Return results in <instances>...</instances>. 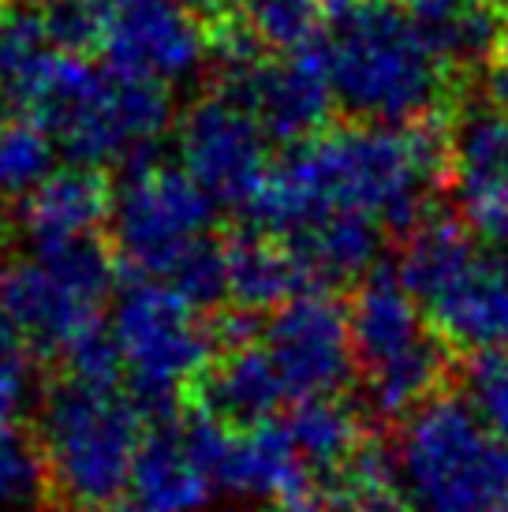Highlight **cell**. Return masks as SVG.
Instances as JSON below:
<instances>
[{"label": "cell", "instance_id": "1", "mask_svg": "<svg viewBox=\"0 0 508 512\" xmlns=\"http://www.w3.org/2000/svg\"><path fill=\"white\" fill-rule=\"evenodd\" d=\"M445 176L449 135L430 120L411 128L355 124L322 131L277 157L243 214L251 228L277 240H292L329 214H363L411 236Z\"/></svg>", "mask_w": 508, "mask_h": 512}, {"label": "cell", "instance_id": "2", "mask_svg": "<svg viewBox=\"0 0 508 512\" xmlns=\"http://www.w3.org/2000/svg\"><path fill=\"white\" fill-rule=\"evenodd\" d=\"M19 105L83 169L150 161L154 143L172 124L169 86L127 79L83 53H57Z\"/></svg>", "mask_w": 508, "mask_h": 512}, {"label": "cell", "instance_id": "3", "mask_svg": "<svg viewBox=\"0 0 508 512\" xmlns=\"http://www.w3.org/2000/svg\"><path fill=\"white\" fill-rule=\"evenodd\" d=\"M325 53L337 109L355 124L411 128L438 116L452 72L396 0H363L340 15Z\"/></svg>", "mask_w": 508, "mask_h": 512}, {"label": "cell", "instance_id": "4", "mask_svg": "<svg viewBox=\"0 0 508 512\" xmlns=\"http://www.w3.org/2000/svg\"><path fill=\"white\" fill-rule=\"evenodd\" d=\"M142 408L105 385L64 382L42 404L38 445L49 483L75 509H113L131 486L142 449Z\"/></svg>", "mask_w": 508, "mask_h": 512}, {"label": "cell", "instance_id": "5", "mask_svg": "<svg viewBox=\"0 0 508 512\" xmlns=\"http://www.w3.org/2000/svg\"><path fill=\"white\" fill-rule=\"evenodd\" d=\"M396 464L419 512H508V445L467 400L434 397L415 408Z\"/></svg>", "mask_w": 508, "mask_h": 512}, {"label": "cell", "instance_id": "6", "mask_svg": "<svg viewBox=\"0 0 508 512\" xmlns=\"http://www.w3.org/2000/svg\"><path fill=\"white\" fill-rule=\"evenodd\" d=\"M348 318L355 363L367 378L374 412L396 419L434 400V389L449 370V352L438 333L426 329L423 307L393 266H378L359 281Z\"/></svg>", "mask_w": 508, "mask_h": 512}, {"label": "cell", "instance_id": "7", "mask_svg": "<svg viewBox=\"0 0 508 512\" xmlns=\"http://www.w3.org/2000/svg\"><path fill=\"white\" fill-rule=\"evenodd\" d=\"M113 341L135 404L146 415H169L187 385L206 378L217 337L176 288L139 277L116 296Z\"/></svg>", "mask_w": 508, "mask_h": 512}, {"label": "cell", "instance_id": "8", "mask_svg": "<svg viewBox=\"0 0 508 512\" xmlns=\"http://www.w3.org/2000/svg\"><path fill=\"white\" fill-rule=\"evenodd\" d=\"M213 221L217 199L184 169L139 161L113 187L109 228L116 255L150 281H165L191 247L210 240Z\"/></svg>", "mask_w": 508, "mask_h": 512}, {"label": "cell", "instance_id": "9", "mask_svg": "<svg viewBox=\"0 0 508 512\" xmlns=\"http://www.w3.org/2000/svg\"><path fill=\"white\" fill-rule=\"evenodd\" d=\"M94 19V49L127 79L176 86L213 57L206 23L180 0H94Z\"/></svg>", "mask_w": 508, "mask_h": 512}, {"label": "cell", "instance_id": "10", "mask_svg": "<svg viewBox=\"0 0 508 512\" xmlns=\"http://www.w3.org/2000/svg\"><path fill=\"white\" fill-rule=\"evenodd\" d=\"M217 72H221L217 90L247 105L269 139H284L292 146L307 143L322 135L329 113L337 109L325 38L303 53H258L225 64Z\"/></svg>", "mask_w": 508, "mask_h": 512}, {"label": "cell", "instance_id": "11", "mask_svg": "<svg viewBox=\"0 0 508 512\" xmlns=\"http://www.w3.org/2000/svg\"><path fill=\"white\" fill-rule=\"evenodd\" d=\"M269 135L254 120L247 105L213 90L198 98L176 128L180 169L202 191H210L217 206H247L269 172Z\"/></svg>", "mask_w": 508, "mask_h": 512}, {"label": "cell", "instance_id": "12", "mask_svg": "<svg viewBox=\"0 0 508 512\" xmlns=\"http://www.w3.org/2000/svg\"><path fill=\"white\" fill-rule=\"evenodd\" d=\"M266 352L299 404L340 397L359 367L352 318L329 292H303L277 307L266 326Z\"/></svg>", "mask_w": 508, "mask_h": 512}, {"label": "cell", "instance_id": "13", "mask_svg": "<svg viewBox=\"0 0 508 512\" xmlns=\"http://www.w3.org/2000/svg\"><path fill=\"white\" fill-rule=\"evenodd\" d=\"M426 322L441 341L467 352H505L508 348V273L505 262H490L479 251L449 270L423 299Z\"/></svg>", "mask_w": 508, "mask_h": 512}, {"label": "cell", "instance_id": "14", "mask_svg": "<svg viewBox=\"0 0 508 512\" xmlns=\"http://www.w3.org/2000/svg\"><path fill=\"white\" fill-rule=\"evenodd\" d=\"M0 303L12 314L23 341L42 352H68L86 329L101 326L98 303L60 285L38 258H19L0 270Z\"/></svg>", "mask_w": 508, "mask_h": 512}, {"label": "cell", "instance_id": "15", "mask_svg": "<svg viewBox=\"0 0 508 512\" xmlns=\"http://www.w3.org/2000/svg\"><path fill=\"white\" fill-rule=\"evenodd\" d=\"M221 486L191 449L180 419H157L146 430L127 486L131 512H206Z\"/></svg>", "mask_w": 508, "mask_h": 512}, {"label": "cell", "instance_id": "16", "mask_svg": "<svg viewBox=\"0 0 508 512\" xmlns=\"http://www.w3.org/2000/svg\"><path fill=\"white\" fill-rule=\"evenodd\" d=\"M109 210H113V187L105 172L68 165L53 172L38 191H30L19 221L30 243L45 247V243L94 236L101 221H109Z\"/></svg>", "mask_w": 508, "mask_h": 512}, {"label": "cell", "instance_id": "17", "mask_svg": "<svg viewBox=\"0 0 508 512\" xmlns=\"http://www.w3.org/2000/svg\"><path fill=\"white\" fill-rule=\"evenodd\" d=\"M408 15L449 72L490 68L508 34L505 12L490 0H408Z\"/></svg>", "mask_w": 508, "mask_h": 512}, {"label": "cell", "instance_id": "18", "mask_svg": "<svg viewBox=\"0 0 508 512\" xmlns=\"http://www.w3.org/2000/svg\"><path fill=\"white\" fill-rule=\"evenodd\" d=\"M284 243L296 255L307 288H333L374 273V258L381 251V225L363 214H329Z\"/></svg>", "mask_w": 508, "mask_h": 512}, {"label": "cell", "instance_id": "19", "mask_svg": "<svg viewBox=\"0 0 508 512\" xmlns=\"http://www.w3.org/2000/svg\"><path fill=\"white\" fill-rule=\"evenodd\" d=\"M228 296L240 311H269L284 307L288 299L307 292V277L299 270L296 255L277 236H266L258 228H243L225 243Z\"/></svg>", "mask_w": 508, "mask_h": 512}, {"label": "cell", "instance_id": "20", "mask_svg": "<svg viewBox=\"0 0 508 512\" xmlns=\"http://www.w3.org/2000/svg\"><path fill=\"white\" fill-rule=\"evenodd\" d=\"M202 400H206V412L217 415L228 427L236 423L258 427L273 419V412L292 397H288V385L277 363L269 359L266 344H251V348L228 352L217 367L206 370Z\"/></svg>", "mask_w": 508, "mask_h": 512}, {"label": "cell", "instance_id": "21", "mask_svg": "<svg viewBox=\"0 0 508 512\" xmlns=\"http://www.w3.org/2000/svg\"><path fill=\"white\" fill-rule=\"evenodd\" d=\"M449 180L460 202L494 187H508V109L490 105L452 128Z\"/></svg>", "mask_w": 508, "mask_h": 512}, {"label": "cell", "instance_id": "22", "mask_svg": "<svg viewBox=\"0 0 508 512\" xmlns=\"http://www.w3.org/2000/svg\"><path fill=\"white\" fill-rule=\"evenodd\" d=\"M292 438H296L303 460L311 464L325 483L340 486L344 471L352 468V460L363 449V427L359 415L340 397L329 400H303L296 412L284 419Z\"/></svg>", "mask_w": 508, "mask_h": 512}, {"label": "cell", "instance_id": "23", "mask_svg": "<svg viewBox=\"0 0 508 512\" xmlns=\"http://www.w3.org/2000/svg\"><path fill=\"white\" fill-rule=\"evenodd\" d=\"M57 53H64V49L53 45L42 12H30V8H4L0 12V90L15 105L27 98V90L42 79V72Z\"/></svg>", "mask_w": 508, "mask_h": 512}, {"label": "cell", "instance_id": "24", "mask_svg": "<svg viewBox=\"0 0 508 512\" xmlns=\"http://www.w3.org/2000/svg\"><path fill=\"white\" fill-rule=\"evenodd\" d=\"M57 143L38 120H8L0 128V195L27 199L53 176Z\"/></svg>", "mask_w": 508, "mask_h": 512}, {"label": "cell", "instance_id": "25", "mask_svg": "<svg viewBox=\"0 0 508 512\" xmlns=\"http://www.w3.org/2000/svg\"><path fill=\"white\" fill-rule=\"evenodd\" d=\"M318 0H247L243 23L266 53H303L322 42Z\"/></svg>", "mask_w": 508, "mask_h": 512}, {"label": "cell", "instance_id": "26", "mask_svg": "<svg viewBox=\"0 0 508 512\" xmlns=\"http://www.w3.org/2000/svg\"><path fill=\"white\" fill-rule=\"evenodd\" d=\"M34 258L45 270L57 277L60 285H68L75 296L98 303L113 292L116 281V258L98 236H79V240H60L34 247Z\"/></svg>", "mask_w": 508, "mask_h": 512}, {"label": "cell", "instance_id": "27", "mask_svg": "<svg viewBox=\"0 0 508 512\" xmlns=\"http://www.w3.org/2000/svg\"><path fill=\"white\" fill-rule=\"evenodd\" d=\"M49 468L42 445L19 423H0V512H34L45 498Z\"/></svg>", "mask_w": 508, "mask_h": 512}, {"label": "cell", "instance_id": "28", "mask_svg": "<svg viewBox=\"0 0 508 512\" xmlns=\"http://www.w3.org/2000/svg\"><path fill=\"white\" fill-rule=\"evenodd\" d=\"M165 285L176 288V292H180L191 307H198V311L221 303V299L228 296L225 247L213 240H202L198 247H191V251L176 262V270L165 277Z\"/></svg>", "mask_w": 508, "mask_h": 512}, {"label": "cell", "instance_id": "29", "mask_svg": "<svg viewBox=\"0 0 508 512\" xmlns=\"http://www.w3.org/2000/svg\"><path fill=\"white\" fill-rule=\"evenodd\" d=\"M467 404L508 445V356L486 352L467 367Z\"/></svg>", "mask_w": 508, "mask_h": 512}, {"label": "cell", "instance_id": "30", "mask_svg": "<svg viewBox=\"0 0 508 512\" xmlns=\"http://www.w3.org/2000/svg\"><path fill=\"white\" fill-rule=\"evenodd\" d=\"M464 221L479 240L508 247V187H494L475 199H464Z\"/></svg>", "mask_w": 508, "mask_h": 512}, {"label": "cell", "instance_id": "31", "mask_svg": "<svg viewBox=\"0 0 508 512\" xmlns=\"http://www.w3.org/2000/svg\"><path fill=\"white\" fill-rule=\"evenodd\" d=\"M333 512H419L411 501L400 498V490H348L337 494Z\"/></svg>", "mask_w": 508, "mask_h": 512}, {"label": "cell", "instance_id": "32", "mask_svg": "<svg viewBox=\"0 0 508 512\" xmlns=\"http://www.w3.org/2000/svg\"><path fill=\"white\" fill-rule=\"evenodd\" d=\"M27 341H23V333L15 329L12 314L4 311V303H0V374L4 370H15V367H27Z\"/></svg>", "mask_w": 508, "mask_h": 512}, {"label": "cell", "instance_id": "33", "mask_svg": "<svg viewBox=\"0 0 508 512\" xmlns=\"http://www.w3.org/2000/svg\"><path fill=\"white\" fill-rule=\"evenodd\" d=\"M184 8H191V12L202 19V23H228V19H236V12L240 8H247V0H180Z\"/></svg>", "mask_w": 508, "mask_h": 512}, {"label": "cell", "instance_id": "34", "mask_svg": "<svg viewBox=\"0 0 508 512\" xmlns=\"http://www.w3.org/2000/svg\"><path fill=\"white\" fill-rule=\"evenodd\" d=\"M322 4V12L325 15H333V19H340V15H348L352 8H359L363 0H318Z\"/></svg>", "mask_w": 508, "mask_h": 512}, {"label": "cell", "instance_id": "35", "mask_svg": "<svg viewBox=\"0 0 508 512\" xmlns=\"http://www.w3.org/2000/svg\"><path fill=\"white\" fill-rule=\"evenodd\" d=\"M0 4H8V8H30V12H49V8H57L64 0H0Z\"/></svg>", "mask_w": 508, "mask_h": 512}, {"label": "cell", "instance_id": "36", "mask_svg": "<svg viewBox=\"0 0 508 512\" xmlns=\"http://www.w3.org/2000/svg\"><path fill=\"white\" fill-rule=\"evenodd\" d=\"M4 109H8V94H4V90H0V128H4V124H8V120H4Z\"/></svg>", "mask_w": 508, "mask_h": 512}, {"label": "cell", "instance_id": "37", "mask_svg": "<svg viewBox=\"0 0 508 512\" xmlns=\"http://www.w3.org/2000/svg\"><path fill=\"white\" fill-rule=\"evenodd\" d=\"M490 4H494L497 12H508V0H490Z\"/></svg>", "mask_w": 508, "mask_h": 512}, {"label": "cell", "instance_id": "38", "mask_svg": "<svg viewBox=\"0 0 508 512\" xmlns=\"http://www.w3.org/2000/svg\"><path fill=\"white\" fill-rule=\"evenodd\" d=\"M64 512H68V509H64ZM105 512H131V509H105Z\"/></svg>", "mask_w": 508, "mask_h": 512}, {"label": "cell", "instance_id": "39", "mask_svg": "<svg viewBox=\"0 0 508 512\" xmlns=\"http://www.w3.org/2000/svg\"><path fill=\"white\" fill-rule=\"evenodd\" d=\"M501 262H505V273H508V258H501Z\"/></svg>", "mask_w": 508, "mask_h": 512}]
</instances>
